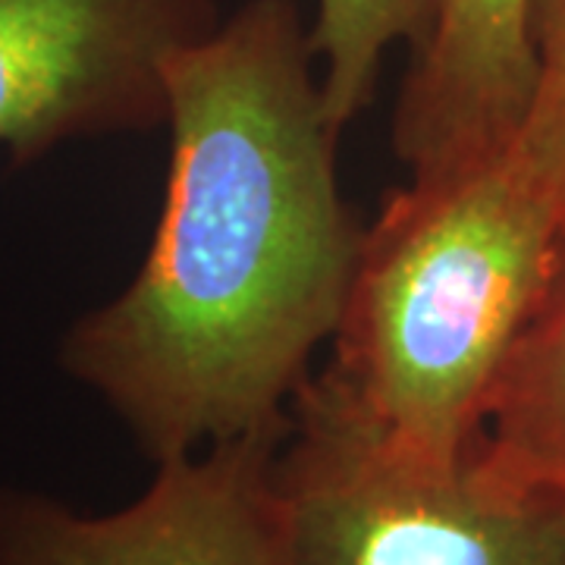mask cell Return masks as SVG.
Wrapping results in <instances>:
<instances>
[{"label": "cell", "instance_id": "cell-1", "mask_svg": "<svg viewBox=\"0 0 565 565\" xmlns=\"http://www.w3.org/2000/svg\"><path fill=\"white\" fill-rule=\"evenodd\" d=\"M167 104L151 245L57 345L63 374L151 465L289 424L364 243L337 173L343 129L296 0H245L180 47Z\"/></svg>", "mask_w": 565, "mask_h": 565}, {"label": "cell", "instance_id": "cell-2", "mask_svg": "<svg viewBox=\"0 0 565 565\" xmlns=\"http://www.w3.org/2000/svg\"><path fill=\"white\" fill-rule=\"evenodd\" d=\"M565 214L515 136L390 192L321 374L390 444L456 459L481 437L509 352L563 267Z\"/></svg>", "mask_w": 565, "mask_h": 565}, {"label": "cell", "instance_id": "cell-3", "mask_svg": "<svg viewBox=\"0 0 565 565\" xmlns=\"http://www.w3.org/2000/svg\"><path fill=\"white\" fill-rule=\"evenodd\" d=\"M289 565H565V497L497 462L390 444L323 374L289 408L274 459Z\"/></svg>", "mask_w": 565, "mask_h": 565}, {"label": "cell", "instance_id": "cell-4", "mask_svg": "<svg viewBox=\"0 0 565 565\" xmlns=\"http://www.w3.org/2000/svg\"><path fill=\"white\" fill-rule=\"evenodd\" d=\"M214 0H0V151L32 167L76 141L167 126V61Z\"/></svg>", "mask_w": 565, "mask_h": 565}, {"label": "cell", "instance_id": "cell-5", "mask_svg": "<svg viewBox=\"0 0 565 565\" xmlns=\"http://www.w3.org/2000/svg\"><path fill=\"white\" fill-rule=\"evenodd\" d=\"M286 430L158 462L110 512L0 484V565H289L274 490Z\"/></svg>", "mask_w": 565, "mask_h": 565}, {"label": "cell", "instance_id": "cell-6", "mask_svg": "<svg viewBox=\"0 0 565 565\" xmlns=\"http://www.w3.org/2000/svg\"><path fill=\"white\" fill-rule=\"evenodd\" d=\"M534 79L531 0H440L393 114L408 180L444 177L503 148L525 120Z\"/></svg>", "mask_w": 565, "mask_h": 565}, {"label": "cell", "instance_id": "cell-7", "mask_svg": "<svg viewBox=\"0 0 565 565\" xmlns=\"http://www.w3.org/2000/svg\"><path fill=\"white\" fill-rule=\"evenodd\" d=\"M481 444L512 475L565 497V258L509 352Z\"/></svg>", "mask_w": 565, "mask_h": 565}, {"label": "cell", "instance_id": "cell-8", "mask_svg": "<svg viewBox=\"0 0 565 565\" xmlns=\"http://www.w3.org/2000/svg\"><path fill=\"white\" fill-rule=\"evenodd\" d=\"M440 0H318L311 44L333 122L345 129L374 98L386 54L418 51L434 29Z\"/></svg>", "mask_w": 565, "mask_h": 565}, {"label": "cell", "instance_id": "cell-9", "mask_svg": "<svg viewBox=\"0 0 565 565\" xmlns=\"http://www.w3.org/2000/svg\"><path fill=\"white\" fill-rule=\"evenodd\" d=\"M537 79L515 141L553 185L565 214V0H531Z\"/></svg>", "mask_w": 565, "mask_h": 565}]
</instances>
